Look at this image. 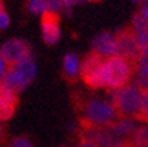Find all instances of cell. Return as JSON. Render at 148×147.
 Segmentation results:
<instances>
[{"label": "cell", "mask_w": 148, "mask_h": 147, "mask_svg": "<svg viewBox=\"0 0 148 147\" xmlns=\"http://www.w3.org/2000/svg\"><path fill=\"white\" fill-rule=\"evenodd\" d=\"M17 102V93L0 82V122L12 118Z\"/></svg>", "instance_id": "cell-9"}, {"label": "cell", "mask_w": 148, "mask_h": 147, "mask_svg": "<svg viewBox=\"0 0 148 147\" xmlns=\"http://www.w3.org/2000/svg\"><path fill=\"white\" fill-rule=\"evenodd\" d=\"M110 130L116 135L120 139H130L131 135L135 133V130L138 129L132 119L128 118H118L111 126H108Z\"/></svg>", "instance_id": "cell-10"}, {"label": "cell", "mask_w": 148, "mask_h": 147, "mask_svg": "<svg viewBox=\"0 0 148 147\" xmlns=\"http://www.w3.org/2000/svg\"><path fill=\"white\" fill-rule=\"evenodd\" d=\"M9 23H11V20H9V16L7 15L5 11L0 13V31H1V29H5V28H8Z\"/></svg>", "instance_id": "cell-18"}, {"label": "cell", "mask_w": 148, "mask_h": 147, "mask_svg": "<svg viewBox=\"0 0 148 147\" xmlns=\"http://www.w3.org/2000/svg\"><path fill=\"white\" fill-rule=\"evenodd\" d=\"M142 95L143 90L136 84H128L120 89L111 90L110 101L114 105L119 118L136 119L142 105Z\"/></svg>", "instance_id": "cell-2"}, {"label": "cell", "mask_w": 148, "mask_h": 147, "mask_svg": "<svg viewBox=\"0 0 148 147\" xmlns=\"http://www.w3.org/2000/svg\"><path fill=\"white\" fill-rule=\"evenodd\" d=\"M8 147H33V144L28 141L27 138H24V137H20V138L13 139V141L9 143Z\"/></svg>", "instance_id": "cell-16"}, {"label": "cell", "mask_w": 148, "mask_h": 147, "mask_svg": "<svg viewBox=\"0 0 148 147\" xmlns=\"http://www.w3.org/2000/svg\"><path fill=\"white\" fill-rule=\"evenodd\" d=\"M136 72V65L120 56L106 60V89L108 92L128 85Z\"/></svg>", "instance_id": "cell-3"}, {"label": "cell", "mask_w": 148, "mask_h": 147, "mask_svg": "<svg viewBox=\"0 0 148 147\" xmlns=\"http://www.w3.org/2000/svg\"><path fill=\"white\" fill-rule=\"evenodd\" d=\"M4 12V3H3V0H0V13Z\"/></svg>", "instance_id": "cell-21"}, {"label": "cell", "mask_w": 148, "mask_h": 147, "mask_svg": "<svg viewBox=\"0 0 148 147\" xmlns=\"http://www.w3.org/2000/svg\"><path fill=\"white\" fill-rule=\"evenodd\" d=\"M0 142H1V141H0Z\"/></svg>", "instance_id": "cell-27"}, {"label": "cell", "mask_w": 148, "mask_h": 147, "mask_svg": "<svg viewBox=\"0 0 148 147\" xmlns=\"http://www.w3.org/2000/svg\"><path fill=\"white\" fill-rule=\"evenodd\" d=\"M46 7H48V12L60 13L64 11V0H45Z\"/></svg>", "instance_id": "cell-15"}, {"label": "cell", "mask_w": 148, "mask_h": 147, "mask_svg": "<svg viewBox=\"0 0 148 147\" xmlns=\"http://www.w3.org/2000/svg\"><path fill=\"white\" fill-rule=\"evenodd\" d=\"M27 8L32 15H41L48 12V7H46L45 0H28Z\"/></svg>", "instance_id": "cell-13"}, {"label": "cell", "mask_w": 148, "mask_h": 147, "mask_svg": "<svg viewBox=\"0 0 148 147\" xmlns=\"http://www.w3.org/2000/svg\"><path fill=\"white\" fill-rule=\"evenodd\" d=\"M130 147H131V146H130Z\"/></svg>", "instance_id": "cell-28"}, {"label": "cell", "mask_w": 148, "mask_h": 147, "mask_svg": "<svg viewBox=\"0 0 148 147\" xmlns=\"http://www.w3.org/2000/svg\"><path fill=\"white\" fill-rule=\"evenodd\" d=\"M139 12L142 13V16L147 20V23H148V8H145V7H140V11Z\"/></svg>", "instance_id": "cell-20"}, {"label": "cell", "mask_w": 148, "mask_h": 147, "mask_svg": "<svg viewBox=\"0 0 148 147\" xmlns=\"http://www.w3.org/2000/svg\"><path fill=\"white\" fill-rule=\"evenodd\" d=\"M116 44H118V55L120 57L126 58L132 64L136 65L138 60L142 56V49L138 43L136 35L134 33L132 28H124L116 33Z\"/></svg>", "instance_id": "cell-5"}, {"label": "cell", "mask_w": 148, "mask_h": 147, "mask_svg": "<svg viewBox=\"0 0 148 147\" xmlns=\"http://www.w3.org/2000/svg\"><path fill=\"white\" fill-rule=\"evenodd\" d=\"M75 147H99V146L94 141H91V139L86 138V137H82Z\"/></svg>", "instance_id": "cell-17"}, {"label": "cell", "mask_w": 148, "mask_h": 147, "mask_svg": "<svg viewBox=\"0 0 148 147\" xmlns=\"http://www.w3.org/2000/svg\"><path fill=\"white\" fill-rule=\"evenodd\" d=\"M136 119L140 122L148 123V90H143L142 105H140V110H139Z\"/></svg>", "instance_id": "cell-14"}, {"label": "cell", "mask_w": 148, "mask_h": 147, "mask_svg": "<svg viewBox=\"0 0 148 147\" xmlns=\"http://www.w3.org/2000/svg\"><path fill=\"white\" fill-rule=\"evenodd\" d=\"M140 7H145V8H148V0H144V1H143V4Z\"/></svg>", "instance_id": "cell-25"}, {"label": "cell", "mask_w": 148, "mask_h": 147, "mask_svg": "<svg viewBox=\"0 0 148 147\" xmlns=\"http://www.w3.org/2000/svg\"><path fill=\"white\" fill-rule=\"evenodd\" d=\"M91 52L97 53L103 58H110L118 55L116 35L111 32H102L92 39Z\"/></svg>", "instance_id": "cell-7"}, {"label": "cell", "mask_w": 148, "mask_h": 147, "mask_svg": "<svg viewBox=\"0 0 148 147\" xmlns=\"http://www.w3.org/2000/svg\"><path fill=\"white\" fill-rule=\"evenodd\" d=\"M8 69H9V65L7 64V61L3 58V56L0 55V80L5 76V73L8 72Z\"/></svg>", "instance_id": "cell-19"}, {"label": "cell", "mask_w": 148, "mask_h": 147, "mask_svg": "<svg viewBox=\"0 0 148 147\" xmlns=\"http://www.w3.org/2000/svg\"><path fill=\"white\" fill-rule=\"evenodd\" d=\"M75 3H85V1H94V0H74Z\"/></svg>", "instance_id": "cell-24"}, {"label": "cell", "mask_w": 148, "mask_h": 147, "mask_svg": "<svg viewBox=\"0 0 148 147\" xmlns=\"http://www.w3.org/2000/svg\"><path fill=\"white\" fill-rule=\"evenodd\" d=\"M34 76H36V64L33 56H29L21 62L9 66L8 72L0 80V82L18 94L33 81Z\"/></svg>", "instance_id": "cell-4"}, {"label": "cell", "mask_w": 148, "mask_h": 147, "mask_svg": "<svg viewBox=\"0 0 148 147\" xmlns=\"http://www.w3.org/2000/svg\"><path fill=\"white\" fill-rule=\"evenodd\" d=\"M131 1H132V3H135V4H140V6H142L144 0H131Z\"/></svg>", "instance_id": "cell-22"}, {"label": "cell", "mask_w": 148, "mask_h": 147, "mask_svg": "<svg viewBox=\"0 0 148 147\" xmlns=\"http://www.w3.org/2000/svg\"><path fill=\"white\" fill-rule=\"evenodd\" d=\"M3 138V126H1V122H0V141Z\"/></svg>", "instance_id": "cell-23"}, {"label": "cell", "mask_w": 148, "mask_h": 147, "mask_svg": "<svg viewBox=\"0 0 148 147\" xmlns=\"http://www.w3.org/2000/svg\"><path fill=\"white\" fill-rule=\"evenodd\" d=\"M64 72H65V76L71 81L77 80L78 77H79L81 61L77 55L68 53L64 57Z\"/></svg>", "instance_id": "cell-11"}, {"label": "cell", "mask_w": 148, "mask_h": 147, "mask_svg": "<svg viewBox=\"0 0 148 147\" xmlns=\"http://www.w3.org/2000/svg\"><path fill=\"white\" fill-rule=\"evenodd\" d=\"M128 142L131 147H148V126L138 127Z\"/></svg>", "instance_id": "cell-12"}, {"label": "cell", "mask_w": 148, "mask_h": 147, "mask_svg": "<svg viewBox=\"0 0 148 147\" xmlns=\"http://www.w3.org/2000/svg\"><path fill=\"white\" fill-rule=\"evenodd\" d=\"M83 130L95 127H108L119 118L114 105L110 99L101 98H83L75 102Z\"/></svg>", "instance_id": "cell-1"}, {"label": "cell", "mask_w": 148, "mask_h": 147, "mask_svg": "<svg viewBox=\"0 0 148 147\" xmlns=\"http://www.w3.org/2000/svg\"><path fill=\"white\" fill-rule=\"evenodd\" d=\"M62 147H68V146H62Z\"/></svg>", "instance_id": "cell-26"}, {"label": "cell", "mask_w": 148, "mask_h": 147, "mask_svg": "<svg viewBox=\"0 0 148 147\" xmlns=\"http://www.w3.org/2000/svg\"><path fill=\"white\" fill-rule=\"evenodd\" d=\"M41 32L42 39L48 45H54L61 37L60 28V15L53 12H46L41 16Z\"/></svg>", "instance_id": "cell-8"}, {"label": "cell", "mask_w": 148, "mask_h": 147, "mask_svg": "<svg viewBox=\"0 0 148 147\" xmlns=\"http://www.w3.org/2000/svg\"><path fill=\"white\" fill-rule=\"evenodd\" d=\"M0 55L3 56V58L7 61V64L9 66H12V65L18 64L27 57L32 56V52L31 46L28 45V43H25L24 40L11 39V40L5 41L0 46Z\"/></svg>", "instance_id": "cell-6"}]
</instances>
